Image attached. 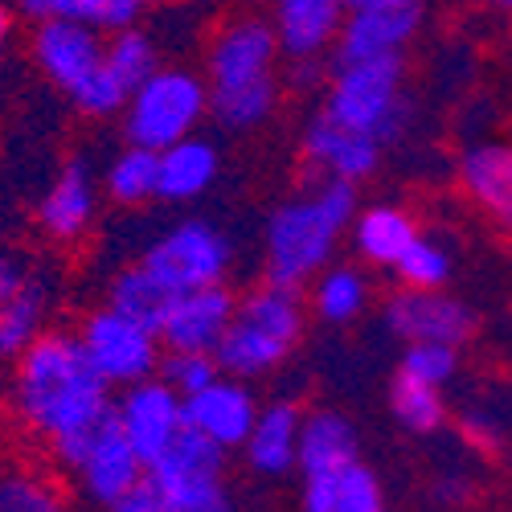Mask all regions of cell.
<instances>
[{
	"mask_svg": "<svg viewBox=\"0 0 512 512\" xmlns=\"http://www.w3.org/2000/svg\"><path fill=\"white\" fill-rule=\"evenodd\" d=\"M107 377L91 365L78 332L46 328L17 357L13 373V406L21 422L41 439H58L74 426L99 418L111 406Z\"/></svg>",
	"mask_w": 512,
	"mask_h": 512,
	"instance_id": "obj_1",
	"label": "cell"
},
{
	"mask_svg": "<svg viewBox=\"0 0 512 512\" xmlns=\"http://www.w3.org/2000/svg\"><path fill=\"white\" fill-rule=\"evenodd\" d=\"M353 218H357V185L340 177H324L312 193L279 201L263 234L267 283L283 291H304L332 263L336 238L353 226Z\"/></svg>",
	"mask_w": 512,
	"mask_h": 512,
	"instance_id": "obj_2",
	"label": "cell"
},
{
	"mask_svg": "<svg viewBox=\"0 0 512 512\" xmlns=\"http://www.w3.org/2000/svg\"><path fill=\"white\" fill-rule=\"evenodd\" d=\"M300 336H304L300 291H283L275 283H263L238 300L234 320L213 357H218L222 373L254 381V377L279 369L295 353Z\"/></svg>",
	"mask_w": 512,
	"mask_h": 512,
	"instance_id": "obj_3",
	"label": "cell"
},
{
	"mask_svg": "<svg viewBox=\"0 0 512 512\" xmlns=\"http://www.w3.org/2000/svg\"><path fill=\"white\" fill-rule=\"evenodd\" d=\"M402 78H406V58H369L332 70L328 95H324V115L353 127V132L373 136L381 148L402 140L410 127V103L402 95Z\"/></svg>",
	"mask_w": 512,
	"mask_h": 512,
	"instance_id": "obj_4",
	"label": "cell"
},
{
	"mask_svg": "<svg viewBox=\"0 0 512 512\" xmlns=\"http://www.w3.org/2000/svg\"><path fill=\"white\" fill-rule=\"evenodd\" d=\"M205 111H209V82L185 66H160L140 91H132V99L123 107L127 144L164 152L177 140H189Z\"/></svg>",
	"mask_w": 512,
	"mask_h": 512,
	"instance_id": "obj_5",
	"label": "cell"
},
{
	"mask_svg": "<svg viewBox=\"0 0 512 512\" xmlns=\"http://www.w3.org/2000/svg\"><path fill=\"white\" fill-rule=\"evenodd\" d=\"M148 472L160 480L177 512H234L226 484V447L201 435L197 426H185Z\"/></svg>",
	"mask_w": 512,
	"mask_h": 512,
	"instance_id": "obj_6",
	"label": "cell"
},
{
	"mask_svg": "<svg viewBox=\"0 0 512 512\" xmlns=\"http://www.w3.org/2000/svg\"><path fill=\"white\" fill-rule=\"evenodd\" d=\"M230 263H234L230 238L205 218H189L177 222L173 230H164L140 259V267L152 271L173 295L226 283Z\"/></svg>",
	"mask_w": 512,
	"mask_h": 512,
	"instance_id": "obj_7",
	"label": "cell"
},
{
	"mask_svg": "<svg viewBox=\"0 0 512 512\" xmlns=\"http://www.w3.org/2000/svg\"><path fill=\"white\" fill-rule=\"evenodd\" d=\"M78 340L91 365L107 377V386H136V381L160 373V336L107 304L82 316Z\"/></svg>",
	"mask_w": 512,
	"mask_h": 512,
	"instance_id": "obj_8",
	"label": "cell"
},
{
	"mask_svg": "<svg viewBox=\"0 0 512 512\" xmlns=\"http://www.w3.org/2000/svg\"><path fill=\"white\" fill-rule=\"evenodd\" d=\"M115 414L119 431L136 447L144 467H152L185 431V398L160 373L136 381V386H123V394L115 398Z\"/></svg>",
	"mask_w": 512,
	"mask_h": 512,
	"instance_id": "obj_9",
	"label": "cell"
},
{
	"mask_svg": "<svg viewBox=\"0 0 512 512\" xmlns=\"http://www.w3.org/2000/svg\"><path fill=\"white\" fill-rule=\"evenodd\" d=\"M390 336H398L402 345L414 340H439V345H467L476 332V312L463 300L447 291H418V287H402L394 291L386 308H381Z\"/></svg>",
	"mask_w": 512,
	"mask_h": 512,
	"instance_id": "obj_10",
	"label": "cell"
},
{
	"mask_svg": "<svg viewBox=\"0 0 512 512\" xmlns=\"http://www.w3.org/2000/svg\"><path fill=\"white\" fill-rule=\"evenodd\" d=\"M33 58L58 91L74 95L95 70L107 66V41L82 17H50L33 29Z\"/></svg>",
	"mask_w": 512,
	"mask_h": 512,
	"instance_id": "obj_11",
	"label": "cell"
},
{
	"mask_svg": "<svg viewBox=\"0 0 512 512\" xmlns=\"http://www.w3.org/2000/svg\"><path fill=\"white\" fill-rule=\"evenodd\" d=\"M279 33L271 21L263 17H238L230 25L218 29L209 46V91H230V87H246V82L259 78H275V62H279Z\"/></svg>",
	"mask_w": 512,
	"mask_h": 512,
	"instance_id": "obj_12",
	"label": "cell"
},
{
	"mask_svg": "<svg viewBox=\"0 0 512 512\" xmlns=\"http://www.w3.org/2000/svg\"><path fill=\"white\" fill-rule=\"evenodd\" d=\"M422 25V0H402V5H373V9H349L340 37L328 54V66H353L369 58L402 54L406 41H414Z\"/></svg>",
	"mask_w": 512,
	"mask_h": 512,
	"instance_id": "obj_13",
	"label": "cell"
},
{
	"mask_svg": "<svg viewBox=\"0 0 512 512\" xmlns=\"http://www.w3.org/2000/svg\"><path fill=\"white\" fill-rule=\"evenodd\" d=\"M234 308H238V295L226 283L177 295L160 324L164 353H218L222 336L234 320Z\"/></svg>",
	"mask_w": 512,
	"mask_h": 512,
	"instance_id": "obj_14",
	"label": "cell"
},
{
	"mask_svg": "<svg viewBox=\"0 0 512 512\" xmlns=\"http://www.w3.org/2000/svg\"><path fill=\"white\" fill-rule=\"evenodd\" d=\"M259 410L263 406L246 381L222 373L213 386L185 398V426H197L201 435H209L226 451H242L250 431H254V422H259Z\"/></svg>",
	"mask_w": 512,
	"mask_h": 512,
	"instance_id": "obj_15",
	"label": "cell"
},
{
	"mask_svg": "<svg viewBox=\"0 0 512 512\" xmlns=\"http://www.w3.org/2000/svg\"><path fill=\"white\" fill-rule=\"evenodd\" d=\"M99 209V193H95V177L87 160H66L62 173L54 177V185L41 193L37 201V226L54 242H78L91 230Z\"/></svg>",
	"mask_w": 512,
	"mask_h": 512,
	"instance_id": "obj_16",
	"label": "cell"
},
{
	"mask_svg": "<svg viewBox=\"0 0 512 512\" xmlns=\"http://www.w3.org/2000/svg\"><path fill=\"white\" fill-rule=\"evenodd\" d=\"M304 156L312 168L340 181H365L377 173L381 164V144L365 132H353V127L328 119L324 111L304 127Z\"/></svg>",
	"mask_w": 512,
	"mask_h": 512,
	"instance_id": "obj_17",
	"label": "cell"
},
{
	"mask_svg": "<svg viewBox=\"0 0 512 512\" xmlns=\"http://www.w3.org/2000/svg\"><path fill=\"white\" fill-rule=\"evenodd\" d=\"M345 17V0H275L271 25L279 33L283 58H324L332 54Z\"/></svg>",
	"mask_w": 512,
	"mask_h": 512,
	"instance_id": "obj_18",
	"label": "cell"
},
{
	"mask_svg": "<svg viewBox=\"0 0 512 512\" xmlns=\"http://www.w3.org/2000/svg\"><path fill=\"white\" fill-rule=\"evenodd\" d=\"M459 181L488 218L512 234V144H472L459 156Z\"/></svg>",
	"mask_w": 512,
	"mask_h": 512,
	"instance_id": "obj_19",
	"label": "cell"
},
{
	"mask_svg": "<svg viewBox=\"0 0 512 512\" xmlns=\"http://www.w3.org/2000/svg\"><path fill=\"white\" fill-rule=\"evenodd\" d=\"M357 459H361L357 426L345 414H336V410L304 414L300 459H295V472H300V480H312V476H345Z\"/></svg>",
	"mask_w": 512,
	"mask_h": 512,
	"instance_id": "obj_20",
	"label": "cell"
},
{
	"mask_svg": "<svg viewBox=\"0 0 512 512\" xmlns=\"http://www.w3.org/2000/svg\"><path fill=\"white\" fill-rule=\"evenodd\" d=\"M144 472H148L144 459L136 455V447L127 443V435L115 426V431H107L95 443V451L82 459V467L74 476H78L82 492H87V500H95L99 508H111L115 500H123L144 480Z\"/></svg>",
	"mask_w": 512,
	"mask_h": 512,
	"instance_id": "obj_21",
	"label": "cell"
},
{
	"mask_svg": "<svg viewBox=\"0 0 512 512\" xmlns=\"http://www.w3.org/2000/svg\"><path fill=\"white\" fill-rule=\"evenodd\" d=\"M300 431H304V410L295 402H271L259 410V422L246 439V463L259 476H287L295 472L300 459Z\"/></svg>",
	"mask_w": 512,
	"mask_h": 512,
	"instance_id": "obj_22",
	"label": "cell"
},
{
	"mask_svg": "<svg viewBox=\"0 0 512 512\" xmlns=\"http://www.w3.org/2000/svg\"><path fill=\"white\" fill-rule=\"evenodd\" d=\"M218 168H222V156L209 140H201V136L177 140L173 148L160 152V189H156V197L177 201V205L193 201L218 181Z\"/></svg>",
	"mask_w": 512,
	"mask_h": 512,
	"instance_id": "obj_23",
	"label": "cell"
},
{
	"mask_svg": "<svg viewBox=\"0 0 512 512\" xmlns=\"http://www.w3.org/2000/svg\"><path fill=\"white\" fill-rule=\"evenodd\" d=\"M353 246L369 267H398V259L410 250V242L418 238V226L406 209L398 205H369L353 218Z\"/></svg>",
	"mask_w": 512,
	"mask_h": 512,
	"instance_id": "obj_24",
	"label": "cell"
},
{
	"mask_svg": "<svg viewBox=\"0 0 512 512\" xmlns=\"http://www.w3.org/2000/svg\"><path fill=\"white\" fill-rule=\"evenodd\" d=\"M177 295L168 291L152 271H144L140 263L136 267H123L111 283H107V308L123 312V316H132L136 324L152 328L160 336V324L168 316V308H173Z\"/></svg>",
	"mask_w": 512,
	"mask_h": 512,
	"instance_id": "obj_25",
	"label": "cell"
},
{
	"mask_svg": "<svg viewBox=\"0 0 512 512\" xmlns=\"http://www.w3.org/2000/svg\"><path fill=\"white\" fill-rule=\"evenodd\" d=\"M369 308V279L365 271L357 267H324L316 279H312V312L324 320V324H353L357 316H365Z\"/></svg>",
	"mask_w": 512,
	"mask_h": 512,
	"instance_id": "obj_26",
	"label": "cell"
},
{
	"mask_svg": "<svg viewBox=\"0 0 512 512\" xmlns=\"http://www.w3.org/2000/svg\"><path fill=\"white\" fill-rule=\"evenodd\" d=\"M46 316H50V291L37 279H29V287L13 295L9 304H0V361H17L46 332Z\"/></svg>",
	"mask_w": 512,
	"mask_h": 512,
	"instance_id": "obj_27",
	"label": "cell"
},
{
	"mask_svg": "<svg viewBox=\"0 0 512 512\" xmlns=\"http://www.w3.org/2000/svg\"><path fill=\"white\" fill-rule=\"evenodd\" d=\"M279 103V78H259L246 87L209 91V115L218 119L226 132H254L275 115Z\"/></svg>",
	"mask_w": 512,
	"mask_h": 512,
	"instance_id": "obj_28",
	"label": "cell"
},
{
	"mask_svg": "<svg viewBox=\"0 0 512 512\" xmlns=\"http://www.w3.org/2000/svg\"><path fill=\"white\" fill-rule=\"evenodd\" d=\"M103 189L115 205H144L160 189V152L127 144L103 173Z\"/></svg>",
	"mask_w": 512,
	"mask_h": 512,
	"instance_id": "obj_29",
	"label": "cell"
},
{
	"mask_svg": "<svg viewBox=\"0 0 512 512\" xmlns=\"http://www.w3.org/2000/svg\"><path fill=\"white\" fill-rule=\"evenodd\" d=\"M390 410L398 418V426H406L410 435H435L447 422V402L439 386H426L418 377L398 373L390 386Z\"/></svg>",
	"mask_w": 512,
	"mask_h": 512,
	"instance_id": "obj_30",
	"label": "cell"
},
{
	"mask_svg": "<svg viewBox=\"0 0 512 512\" xmlns=\"http://www.w3.org/2000/svg\"><path fill=\"white\" fill-rule=\"evenodd\" d=\"M107 66L115 70V78L123 82L127 91H140L144 82L160 70L156 41H152L144 29H136V25L115 29L111 41H107Z\"/></svg>",
	"mask_w": 512,
	"mask_h": 512,
	"instance_id": "obj_31",
	"label": "cell"
},
{
	"mask_svg": "<svg viewBox=\"0 0 512 512\" xmlns=\"http://www.w3.org/2000/svg\"><path fill=\"white\" fill-rule=\"evenodd\" d=\"M451 271H455L451 250L439 238H422V234L410 242V250L394 267L398 283L402 287H418V291H443L451 283Z\"/></svg>",
	"mask_w": 512,
	"mask_h": 512,
	"instance_id": "obj_32",
	"label": "cell"
},
{
	"mask_svg": "<svg viewBox=\"0 0 512 512\" xmlns=\"http://www.w3.org/2000/svg\"><path fill=\"white\" fill-rule=\"evenodd\" d=\"M459 369V349L455 345H439V340H414V345L402 349V365L398 373L406 377H418L426 386H447Z\"/></svg>",
	"mask_w": 512,
	"mask_h": 512,
	"instance_id": "obj_33",
	"label": "cell"
},
{
	"mask_svg": "<svg viewBox=\"0 0 512 512\" xmlns=\"http://www.w3.org/2000/svg\"><path fill=\"white\" fill-rule=\"evenodd\" d=\"M127 99H132V91H127L123 82L115 78V70H111V66L95 70V74H91V78L82 82V87L70 95L74 111H78V115H87V119H111V115H123Z\"/></svg>",
	"mask_w": 512,
	"mask_h": 512,
	"instance_id": "obj_34",
	"label": "cell"
},
{
	"mask_svg": "<svg viewBox=\"0 0 512 512\" xmlns=\"http://www.w3.org/2000/svg\"><path fill=\"white\" fill-rule=\"evenodd\" d=\"M160 377L181 398H193L222 377V365L213 353H168V357H160Z\"/></svg>",
	"mask_w": 512,
	"mask_h": 512,
	"instance_id": "obj_35",
	"label": "cell"
},
{
	"mask_svg": "<svg viewBox=\"0 0 512 512\" xmlns=\"http://www.w3.org/2000/svg\"><path fill=\"white\" fill-rule=\"evenodd\" d=\"M332 512H386V488H381L373 467H365L357 459L349 472L340 476V492H336Z\"/></svg>",
	"mask_w": 512,
	"mask_h": 512,
	"instance_id": "obj_36",
	"label": "cell"
},
{
	"mask_svg": "<svg viewBox=\"0 0 512 512\" xmlns=\"http://www.w3.org/2000/svg\"><path fill=\"white\" fill-rule=\"evenodd\" d=\"M0 512H70L66 500L37 476H9L5 480V496H0Z\"/></svg>",
	"mask_w": 512,
	"mask_h": 512,
	"instance_id": "obj_37",
	"label": "cell"
},
{
	"mask_svg": "<svg viewBox=\"0 0 512 512\" xmlns=\"http://www.w3.org/2000/svg\"><path fill=\"white\" fill-rule=\"evenodd\" d=\"M107 512H177V508H173V500H168V492L160 488V480L152 472H144V480L123 500H115Z\"/></svg>",
	"mask_w": 512,
	"mask_h": 512,
	"instance_id": "obj_38",
	"label": "cell"
},
{
	"mask_svg": "<svg viewBox=\"0 0 512 512\" xmlns=\"http://www.w3.org/2000/svg\"><path fill=\"white\" fill-rule=\"evenodd\" d=\"M29 271H25V259L21 254H5L0 250V304H9L13 295H21L29 287Z\"/></svg>",
	"mask_w": 512,
	"mask_h": 512,
	"instance_id": "obj_39",
	"label": "cell"
},
{
	"mask_svg": "<svg viewBox=\"0 0 512 512\" xmlns=\"http://www.w3.org/2000/svg\"><path fill=\"white\" fill-rule=\"evenodd\" d=\"M13 9L29 21H50V17H78V0H13Z\"/></svg>",
	"mask_w": 512,
	"mask_h": 512,
	"instance_id": "obj_40",
	"label": "cell"
},
{
	"mask_svg": "<svg viewBox=\"0 0 512 512\" xmlns=\"http://www.w3.org/2000/svg\"><path fill=\"white\" fill-rule=\"evenodd\" d=\"M324 78V58H291V87L295 91H308Z\"/></svg>",
	"mask_w": 512,
	"mask_h": 512,
	"instance_id": "obj_41",
	"label": "cell"
},
{
	"mask_svg": "<svg viewBox=\"0 0 512 512\" xmlns=\"http://www.w3.org/2000/svg\"><path fill=\"white\" fill-rule=\"evenodd\" d=\"M435 496H439V500H447V504H459V500L467 496V484H463L459 476H443V480L435 484Z\"/></svg>",
	"mask_w": 512,
	"mask_h": 512,
	"instance_id": "obj_42",
	"label": "cell"
},
{
	"mask_svg": "<svg viewBox=\"0 0 512 512\" xmlns=\"http://www.w3.org/2000/svg\"><path fill=\"white\" fill-rule=\"evenodd\" d=\"M9 33H13V13H9V5H0V50H5Z\"/></svg>",
	"mask_w": 512,
	"mask_h": 512,
	"instance_id": "obj_43",
	"label": "cell"
},
{
	"mask_svg": "<svg viewBox=\"0 0 512 512\" xmlns=\"http://www.w3.org/2000/svg\"><path fill=\"white\" fill-rule=\"evenodd\" d=\"M349 9H373V5H402V0H345Z\"/></svg>",
	"mask_w": 512,
	"mask_h": 512,
	"instance_id": "obj_44",
	"label": "cell"
},
{
	"mask_svg": "<svg viewBox=\"0 0 512 512\" xmlns=\"http://www.w3.org/2000/svg\"><path fill=\"white\" fill-rule=\"evenodd\" d=\"M492 5H496V9H508V13H512V0H492Z\"/></svg>",
	"mask_w": 512,
	"mask_h": 512,
	"instance_id": "obj_45",
	"label": "cell"
},
{
	"mask_svg": "<svg viewBox=\"0 0 512 512\" xmlns=\"http://www.w3.org/2000/svg\"><path fill=\"white\" fill-rule=\"evenodd\" d=\"M0 496H5V480H0Z\"/></svg>",
	"mask_w": 512,
	"mask_h": 512,
	"instance_id": "obj_46",
	"label": "cell"
}]
</instances>
